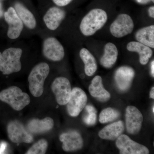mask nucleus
Instances as JSON below:
<instances>
[{
	"label": "nucleus",
	"mask_w": 154,
	"mask_h": 154,
	"mask_svg": "<svg viewBox=\"0 0 154 154\" xmlns=\"http://www.w3.org/2000/svg\"><path fill=\"white\" fill-rule=\"evenodd\" d=\"M107 20V13L101 9L91 10L83 18L80 29L84 36H92L105 25Z\"/></svg>",
	"instance_id": "nucleus-1"
},
{
	"label": "nucleus",
	"mask_w": 154,
	"mask_h": 154,
	"mask_svg": "<svg viewBox=\"0 0 154 154\" xmlns=\"http://www.w3.org/2000/svg\"><path fill=\"white\" fill-rule=\"evenodd\" d=\"M49 72V65L44 62L38 63L31 70L28 81L29 90L34 97H40L43 94L45 81Z\"/></svg>",
	"instance_id": "nucleus-2"
},
{
	"label": "nucleus",
	"mask_w": 154,
	"mask_h": 154,
	"mask_svg": "<svg viewBox=\"0 0 154 154\" xmlns=\"http://www.w3.org/2000/svg\"><path fill=\"white\" fill-rule=\"evenodd\" d=\"M0 100L17 111L22 110L30 102L29 95L16 86H12L2 91L0 93Z\"/></svg>",
	"instance_id": "nucleus-3"
},
{
	"label": "nucleus",
	"mask_w": 154,
	"mask_h": 154,
	"mask_svg": "<svg viewBox=\"0 0 154 154\" xmlns=\"http://www.w3.org/2000/svg\"><path fill=\"white\" fill-rule=\"evenodd\" d=\"M22 50L21 48H10L2 54L0 60V71L4 75H10L18 72L22 69L20 59Z\"/></svg>",
	"instance_id": "nucleus-4"
},
{
	"label": "nucleus",
	"mask_w": 154,
	"mask_h": 154,
	"mask_svg": "<svg viewBox=\"0 0 154 154\" xmlns=\"http://www.w3.org/2000/svg\"><path fill=\"white\" fill-rule=\"evenodd\" d=\"M134 23L132 18L127 14L119 15L110 26V32L116 38H121L132 33Z\"/></svg>",
	"instance_id": "nucleus-5"
},
{
	"label": "nucleus",
	"mask_w": 154,
	"mask_h": 154,
	"mask_svg": "<svg viewBox=\"0 0 154 154\" xmlns=\"http://www.w3.org/2000/svg\"><path fill=\"white\" fill-rule=\"evenodd\" d=\"M87 101L88 97L85 91L79 88H74L66 104L69 115L73 117L78 116L85 107Z\"/></svg>",
	"instance_id": "nucleus-6"
},
{
	"label": "nucleus",
	"mask_w": 154,
	"mask_h": 154,
	"mask_svg": "<svg viewBox=\"0 0 154 154\" xmlns=\"http://www.w3.org/2000/svg\"><path fill=\"white\" fill-rule=\"evenodd\" d=\"M51 90L54 94L57 102L59 105H66L68 102L72 89L70 83L65 77H58L53 82Z\"/></svg>",
	"instance_id": "nucleus-7"
},
{
	"label": "nucleus",
	"mask_w": 154,
	"mask_h": 154,
	"mask_svg": "<svg viewBox=\"0 0 154 154\" xmlns=\"http://www.w3.org/2000/svg\"><path fill=\"white\" fill-rule=\"evenodd\" d=\"M7 131L9 138L15 143H30L33 140L31 134L25 129L22 123L17 120L9 122Z\"/></svg>",
	"instance_id": "nucleus-8"
},
{
	"label": "nucleus",
	"mask_w": 154,
	"mask_h": 154,
	"mask_svg": "<svg viewBox=\"0 0 154 154\" xmlns=\"http://www.w3.org/2000/svg\"><path fill=\"white\" fill-rule=\"evenodd\" d=\"M116 146L121 154H148L149 150L145 146L132 140L125 134H121L117 138Z\"/></svg>",
	"instance_id": "nucleus-9"
},
{
	"label": "nucleus",
	"mask_w": 154,
	"mask_h": 154,
	"mask_svg": "<svg viewBox=\"0 0 154 154\" xmlns=\"http://www.w3.org/2000/svg\"><path fill=\"white\" fill-rule=\"evenodd\" d=\"M42 53L45 57L53 61H59L64 57V49L56 38L48 37L45 39L42 45Z\"/></svg>",
	"instance_id": "nucleus-10"
},
{
	"label": "nucleus",
	"mask_w": 154,
	"mask_h": 154,
	"mask_svg": "<svg viewBox=\"0 0 154 154\" xmlns=\"http://www.w3.org/2000/svg\"><path fill=\"white\" fill-rule=\"evenodd\" d=\"M6 22L8 25V37L12 39L18 38L22 33L24 24L19 18L15 9L10 7L4 14Z\"/></svg>",
	"instance_id": "nucleus-11"
},
{
	"label": "nucleus",
	"mask_w": 154,
	"mask_h": 154,
	"mask_svg": "<svg viewBox=\"0 0 154 154\" xmlns=\"http://www.w3.org/2000/svg\"><path fill=\"white\" fill-rule=\"evenodd\" d=\"M143 121L142 114L136 107L133 106L127 107L125 121L128 132L130 134H137L141 128Z\"/></svg>",
	"instance_id": "nucleus-12"
},
{
	"label": "nucleus",
	"mask_w": 154,
	"mask_h": 154,
	"mask_svg": "<svg viewBox=\"0 0 154 154\" xmlns=\"http://www.w3.org/2000/svg\"><path fill=\"white\" fill-rule=\"evenodd\" d=\"M60 140L62 142V148L66 152H72L80 149L84 145V141L80 134L73 130L62 134Z\"/></svg>",
	"instance_id": "nucleus-13"
},
{
	"label": "nucleus",
	"mask_w": 154,
	"mask_h": 154,
	"mask_svg": "<svg viewBox=\"0 0 154 154\" xmlns=\"http://www.w3.org/2000/svg\"><path fill=\"white\" fill-rule=\"evenodd\" d=\"M135 76L134 70L129 66L120 67L115 72L114 79L118 88L125 91L130 87Z\"/></svg>",
	"instance_id": "nucleus-14"
},
{
	"label": "nucleus",
	"mask_w": 154,
	"mask_h": 154,
	"mask_svg": "<svg viewBox=\"0 0 154 154\" xmlns=\"http://www.w3.org/2000/svg\"><path fill=\"white\" fill-rule=\"evenodd\" d=\"M66 17V13L62 9L57 7L51 8L43 17V21L50 30H56Z\"/></svg>",
	"instance_id": "nucleus-15"
},
{
	"label": "nucleus",
	"mask_w": 154,
	"mask_h": 154,
	"mask_svg": "<svg viewBox=\"0 0 154 154\" xmlns=\"http://www.w3.org/2000/svg\"><path fill=\"white\" fill-rule=\"evenodd\" d=\"M54 125L53 119L50 117H46L42 120L33 119L27 124L28 132L33 134L44 133L52 129Z\"/></svg>",
	"instance_id": "nucleus-16"
},
{
	"label": "nucleus",
	"mask_w": 154,
	"mask_h": 154,
	"mask_svg": "<svg viewBox=\"0 0 154 154\" xmlns=\"http://www.w3.org/2000/svg\"><path fill=\"white\" fill-rule=\"evenodd\" d=\"M123 122L119 121L108 125L99 131V136L102 139L114 140L121 135L124 130Z\"/></svg>",
	"instance_id": "nucleus-17"
},
{
	"label": "nucleus",
	"mask_w": 154,
	"mask_h": 154,
	"mask_svg": "<svg viewBox=\"0 0 154 154\" xmlns=\"http://www.w3.org/2000/svg\"><path fill=\"white\" fill-rule=\"evenodd\" d=\"M89 91L91 96L101 101H107L110 97V93L103 87L102 78L99 75L96 76L92 80Z\"/></svg>",
	"instance_id": "nucleus-18"
},
{
	"label": "nucleus",
	"mask_w": 154,
	"mask_h": 154,
	"mask_svg": "<svg viewBox=\"0 0 154 154\" xmlns=\"http://www.w3.org/2000/svg\"><path fill=\"white\" fill-rule=\"evenodd\" d=\"M127 49L131 52L138 53L140 56V62L142 65L146 64L152 55V51L150 48L138 42H129L127 45Z\"/></svg>",
	"instance_id": "nucleus-19"
},
{
	"label": "nucleus",
	"mask_w": 154,
	"mask_h": 154,
	"mask_svg": "<svg viewBox=\"0 0 154 154\" xmlns=\"http://www.w3.org/2000/svg\"><path fill=\"white\" fill-rule=\"evenodd\" d=\"M15 10L23 24L30 29H34L36 27V21L33 14L22 4L15 3Z\"/></svg>",
	"instance_id": "nucleus-20"
},
{
	"label": "nucleus",
	"mask_w": 154,
	"mask_h": 154,
	"mask_svg": "<svg viewBox=\"0 0 154 154\" xmlns=\"http://www.w3.org/2000/svg\"><path fill=\"white\" fill-rule=\"evenodd\" d=\"M118 55L117 47L113 43L108 42L105 45L104 54L100 60V63L104 67L110 68L116 62Z\"/></svg>",
	"instance_id": "nucleus-21"
},
{
	"label": "nucleus",
	"mask_w": 154,
	"mask_h": 154,
	"mask_svg": "<svg viewBox=\"0 0 154 154\" xmlns=\"http://www.w3.org/2000/svg\"><path fill=\"white\" fill-rule=\"evenodd\" d=\"M80 57L85 64V72L88 76L93 75L97 69L96 59L88 50L83 48L80 51Z\"/></svg>",
	"instance_id": "nucleus-22"
},
{
	"label": "nucleus",
	"mask_w": 154,
	"mask_h": 154,
	"mask_svg": "<svg viewBox=\"0 0 154 154\" xmlns=\"http://www.w3.org/2000/svg\"><path fill=\"white\" fill-rule=\"evenodd\" d=\"M135 38L140 42L151 48H154V26L153 25L141 28L135 34Z\"/></svg>",
	"instance_id": "nucleus-23"
},
{
	"label": "nucleus",
	"mask_w": 154,
	"mask_h": 154,
	"mask_svg": "<svg viewBox=\"0 0 154 154\" xmlns=\"http://www.w3.org/2000/svg\"><path fill=\"white\" fill-rule=\"evenodd\" d=\"M120 113L118 110L107 107L101 111L99 115V122L102 124L114 121L119 117Z\"/></svg>",
	"instance_id": "nucleus-24"
},
{
	"label": "nucleus",
	"mask_w": 154,
	"mask_h": 154,
	"mask_svg": "<svg viewBox=\"0 0 154 154\" xmlns=\"http://www.w3.org/2000/svg\"><path fill=\"white\" fill-rule=\"evenodd\" d=\"M48 143L46 140L42 139L33 144L26 154H44L46 153Z\"/></svg>",
	"instance_id": "nucleus-25"
},
{
	"label": "nucleus",
	"mask_w": 154,
	"mask_h": 154,
	"mask_svg": "<svg viewBox=\"0 0 154 154\" xmlns=\"http://www.w3.org/2000/svg\"><path fill=\"white\" fill-rule=\"evenodd\" d=\"M85 109L88 113V115L86 116L83 118L84 122L89 125H94L97 120V111L96 108L91 105L86 106Z\"/></svg>",
	"instance_id": "nucleus-26"
},
{
	"label": "nucleus",
	"mask_w": 154,
	"mask_h": 154,
	"mask_svg": "<svg viewBox=\"0 0 154 154\" xmlns=\"http://www.w3.org/2000/svg\"><path fill=\"white\" fill-rule=\"evenodd\" d=\"M72 0H53V2L57 5L63 7L69 5Z\"/></svg>",
	"instance_id": "nucleus-27"
},
{
	"label": "nucleus",
	"mask_w": 154,
	"mask_h": 154,
	"mask_svg": "<svg viewBox=\"0 0 154 154\" xmlns=\"http://www.w3.org/2000/svg\"><path fill=\"white\" fill-rule=\"evenodd\" d=\"M7 143L5 142H2L0 143V154H3L7 147Z\"/></svg>",
	"instance_id": "nucleus-28"
},
{
	"label": "nucleus",
	"mask_w": 154,
	"mask_h": 154,
	"mask_svg": "<svg viewBox=\"0 0 154 154\" xmlns=\"http://www.w3.org/2000/svg\"><path fill=\"white\" fill-rule=\"evenodd\" d=\"M148 13L149 16L152 18H154V7L152 6L149 9Z\"/></svg>",
	"instance_id": "nucleus-29"
},
{
	"label": "nucleus",
	"mask_w": 154,
	"mask_h": 154,
	"mask_svg": "<svg viewBox=\"0 0 154 154\" xmlns=\"http://www.w3.org/2000/svg\"><path fill=\"white\" fill-rule=\"evenodd\" d=\"M136 1L139 4L145 5V4H148L151 1V0H136Z\"/></svg>",
	"instance_id": "nucleus-30"
},
{
	"label": "nucleus",
	"mask_w": 154,
	"mask_h": 154,
	"mask_svg": "<svg viewBox=\"0 0 154 154\" xmlns=\"http://www.w3.org/2000/svg\"><path fill=\"white\" fill-rule=\"evenodd\" d=\"M151 74L152 76L153 77H154V61L153 60L152 62L151 63Z\"/></svg>",
	"instance_id": "nucleus-31"
},
{
	"label": "nucleus",
	"mask_w": 154,
	"mask_h": 154,
	"mask_svg": "<svg viewBox=\"0 0 154 154\" xmlns=\"http://www.w3.org/2000/svg\"><path fill=\"white\" fill-rule=\"evenodd\" d=\"M150 97L152 99H154V87L152 88L150 92Z\"/></svg>",
	"instance_id": "nucleus-32"
},
{
	"label": "nucleus",
	"mask_w": 154,
	"mask_h": 154,
	"mask_svg": "<svg viewBox=\"0 0 154 154\" xmlns=\"http://www.w3.org/2000/svg\"><path fill=\"white\" fill-rule=\"evenodd\" d=\"M3 15V11L2 7V4L0 3V18L2 17Z\"/></svg>",
	"instance_id": "nucleus-33"
},
{
	"label": "nucleus",
	"mask_w": 154,
	"mask_h": 154,
	"mask_svg": "<svg viewBox=\"0 0 154 154\" xmlns=\"http://www.w3.org/2000/svg\"><path fill=\"white\" fill-rule=\"evenodd\" d=\"M2 54L0 52V60H1V57H2Z\"/></svg>",
	"instance_id": "nucleus-34"
},
{
	"label": "nucleus",
	"mask_w": 154,
	"mask_h": 154,
	"mask_svg": "<svg viewBox=\"0 0 154 154\" xmlns=\"http://www.w3.org/2000/svg\"><path fill=\"white\" fill-rule=\"evenodd\" d=\"M152 111H153V113H154V105L153 106V107H152Z\"/></svg>",
	"instance_id": "nucleus-35"
},
{
	"label": "nucleus",
	"mask_w": 154,
	"mask_h": 154,
	"mask_svg": "<svg viewBox=\"0 0 154 154\" xmlns=\"http://www.w3.org/2000/svg\"><path fill=\"white\" fill-rule=\"evenodd\" d=\"M151 1H152V2H154V0H151Z\"/></svg>",
	"instance_id": "nucleus-36"
},
{
	"label": "nucleus",
	"mask_w": 154,
	"mask_h": 154,
	"mask_svg": "<svg viewBox=\"0 0 154 154\" xmlns=\"http://www.w3.org/2000/svg\"></svg>",
	"instance_id": "nucleus-37"
}]
</instances>
